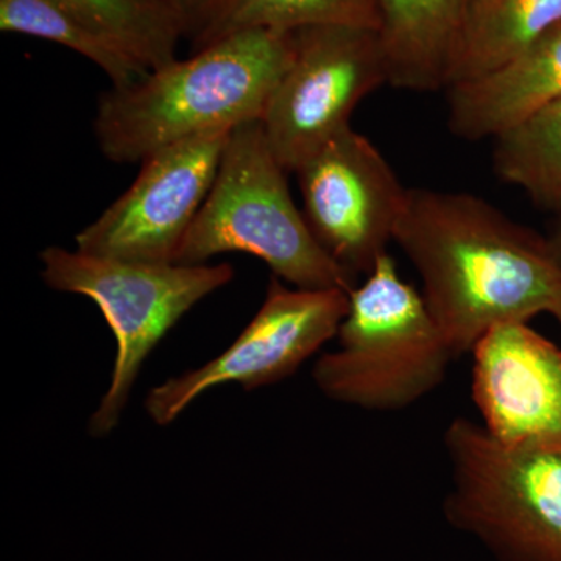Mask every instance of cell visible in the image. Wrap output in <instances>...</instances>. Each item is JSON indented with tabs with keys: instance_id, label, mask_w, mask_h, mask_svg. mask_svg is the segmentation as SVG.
Here are the masks:
<instances>
[{
	"instance_id": "1",
	"label": "cell",
	"mask_w": 561,
	"mask_h": 561,
	"mask_svg": "<svg viewBox=\"0 0 561 561\" xmlns=\"http://www.w3.org/2000/svg\"><path fill=\"white\" fill-rule=\"evenodd\" d=\"M393 241L457 357L493 328L561 312V264L548 239L474 195L409 190Z\"/></svg>"
},
{
	"instance_id": "2",
	"label": "cell",
	"mask_w": 561,
	"mask_h": 561,
	"mask_svg": "<svg viewBox=\"0 0 561 561\" xmlns=\"http://www.w3.org/2000/svg\"><path fill=\"white\" fill-rule=\"evenodd\" d=\"M291 60L294 32L257 28L111 87L95 111L99 149L114 164H138L173 144L261 122Z\"/></svg>"
},
{
	"instance_id": "3",
	"label": "cell",
	"mask_w": 561,
	"mask_h": 561,
	"mask_svg": "<svg viewBox=\"0 0 561 561\" xmlns=\"http://www.w3.org/2000/svg\"><path fill=\"white\" fill-rule=\"evenodd\" d=\"M287 173L260 121L234 128L175 264L201 265L219 254L247 253L294 287L353 290L356 278L324 251L295 205Z\"/></svg>"
},
{
	"instance_id": "4",
	"label": "cell",
	"mask_w": 561,
	"mask_h": 561,
	"mask_svg": "<svg viewBox=\"0 0 561 561\" xmlns=\"http://www.w3.org/2000/svg\"><path fill=\"white\" fill-rule=\"evenodd\" d=\"M337 339L339 348L313 365V382L330 400L364 411L398 412L423 400L457 357L389 253L351 290Z\"/></svg>"
},
{
	"instance_id": "5",
	"label": "cell",
	"mask_w": 561,
	"mask_h": 561,
	"mask_svg": "<svg viewBox=\"0 0 561 561\" xmlns=\"http://www.w3.org/2000/svg\"><path fill=\"white\" fill-rule=\"evenodd\" d=\"M443 516L497 561H561V443L507 448L481 423L446 427Z\"/></svg>"
},
{
	"instance_id": "6",
	"label": "cell",
	"mask_w": 561,
	"mask_h": 561,
	"mask_svg": "<svg viewBox=\"0 0 561 561\" xmlns=\"http://www.w3.org/2000/svg\"><path fill=\"white\" fill-rule=\"evenodd\" d=\"M39 260L46 286L90 298L116 339L110 387L88 426L98 438L116 430L140 367L154 346L203 298L234 278L230 264H139L61 247L41 251Z\"/></svg>"
},
{
	"instance_id": "7",
	"label": "cell",
	"mask_w": 561,
	"mask_h": 561,
	"mask_svg": "<svg viewBox=\"0 0 561 561\" xmlns=\"http://www.w3.org/2000/svg\"><path fill=\"white\" fill-rule=\"evenodd\" d=\"M389 83L379 32L316 25L294 32V60L261 124L276 160L295 173L350 127L362 99Z\"/></svg>"
},
{
	"instance_id": "8",
	"label": "cell",
	"mask_w": 561,
	"mask_h": 561,
	"mask_svg": "<svg viewBox=\"0 0 561 561\" xmlns=\"http://www.w3.org/2000/svg\"><path fill=\"white\" fill-rule=\"evenodd\" d=\"M343 289L287 287L272 276L265 300L234 343L216 359L173 376L147 394L144 408L158 426H168L201 394L236 382L261 389L289 378L332 339L350 308Z\"/></svg>"
},
{
	"instance_id": "9",
	"label": "cell",
	"mask_w": 561,
	"mask_h": 561,
	"mask_svg": "<svg viewBox=\"0 0 561 561\" xmlns=\"http://www.w3.org/2000/svg\"><path fill=\"white\" fill-rule=\"evenodd\" d=\"M230 133L186 139L140 162L131 186L76 236V250L105 260L175 264Z\"/></svg>"
},
{
	"instance_id": "10",
	"label": "cell",
	"mask_w": 561,
	"mask_h": 561,
	"mask_svg": "<svg viewBox=\"0 0 561 561\" xmlns=\"http://www.w3.org/2000/svg\"><path fill=\"white\" fill-rule=\"evenodd\" d=\"M295 173L317 241L354 278L368 275L393 241L409 195L381 151L348 127Z\"/></svg>"
},
{
	"instance_id": "11",
	"label": "cell",
	"mask_w": 561,
	"mask_h": 561,
	"mask_svg": "<svg viewBox=\"0 0 561 561\" xmlns=\"http://www.w3.org/2000/svg\"><path fill=\"white\" fill-rule=\"evenodd\" d=\"M471 393L483 430L507 448L561 443V348L527 323L472 346Z\"/></svg>"
},
{
	"instance_id": "12",
	"label": "cell",
	"mask_w": 561,
	"mask_h": 561,
	"mask_svg": "<svg viewBox=\"0 0 561 561\" xmlns=\"http://www.w3.org/2000/svg\"><path fill=\"white\" fill-rule=\"evenodd\" d=\"M448 124L460 139L500 138L561 98V24L501 68L448 88Z\"/></svg>"
},
{
	"instance_id": "13",
	"label": "cell",
	"mask_w": 561,
	"mask_h": 561,
	"mask_svg": "<svg viewBox=\"0 0 561 561\" xmlns=\"http://www.w3.org/2000/svg\"><path fill=\"white\" fill-rule=\"evenodd\" d=\"M391 87L430 92L448 87L449 65L468 0H378Z\"/></svg>"
},
{
	"instance_id": "14",
	"label": "cell",
	"mask_w": 561,
	"mask_h": 561,
	"mask_svg": "<svg viewBox=\"0 0 561 561\" xmlns=\"http://www.w3.org/2000/svg\"><path fill=\"white\" fill-rule=\"evenodd\" d=\"M561 24V0H468L448 90L501 68Z\"/></svg>"
},
{
	"instance_id": "15",
	"label": "cell",
	"mask_w": 561,
	"mask_h": 561,
	"mask_svg": "<svg viewBox=\"0 0 561 561\" xmlns=\"http://www.w3.org/2000/svg\"><path fill=\"white\" fill-rule=\"evenodd\" d=\"M84 25L144 69L176 60L183 33L164 0H60Z\"/></svg>"
},
{
	"instance_id": "16",
	"label": "cell",
	"mask_w": 561,
	"mask_h": 561,
	"mask_svg": "<svg viewBox=\"0 0 561 561\" xmlns=\"http://www.w3.org/2000/svg\"><path fill=\"white\" fill-rule=\"evenodd\" d=\"M316 25L381 31L378 0H231L192 51L245 31L295 32Z\"/></svg>"
},
{
	"instance_id": "17",
	"label": "cell",
	"mask_w": 561,
	"mask_h": 561,
	"mask_svg": "<svg viewBox=\"0 0 561 561\" xmlns=\"http://www.w3.org/2000/svg\"><path fill=\"white\" fill-rule=\"evenodd\" d=\"M493 164L531 202L561 213V98L496 138Z\"/></svg>"
},
{
	"instance_id": "18",
	"label": "cell",
	"mask_w": 561,
	"mask_h": 561,
	"mask_svg": "<svg viewBox=\"0 0 561 561\" xmlns=\"http://www.w3.org/2000/svg\"><path fill=\"white\" fill-rule=\"evenodd\" d=\"M0 31L61 44L94 62L113 87L135 83L149 73L119 47L91 31L60 0H0Z\"/></svg>"
},
{
	"instance_id": "19",
	"label": "cell",
	"mask_w": 561,
	"mask_h": 561,
	"mask_svg": "<svg viewBox=\"0 0 561 561\" xmlns=\"http://www.w3.org/2000/svg\"><path fill=\"white\" fill-rule=\"evenodd\" d=\"M231 0H164L179 22L183 38L195 43L219 20Z\"/></svg>"
},
{
	"instance_id": "20",
	"label": "cell",
	"mask_w": 561,
	"mask_h": 561,
	"mask_svg": "<svg viewBox=\"0 0 561 561\" xmlns=\"http://www.w3.org/2000/svg\"><path fill=\"white\" fill-rule=\"evenodd\" d=\"M548 243L549 247H551L553 256H556L561 264V219L559 225H557L556 231H553L551 238L548 239Z\"/></svg>"
},
{
	"instance_id": "21",
	"label": "cell",
	"mask_w": 561,
	"mask_h": 561,
	"mask_svg": "<svg viewBox=\"0 0 561 561\" xmlns=\"http://www.w3.org/2000/svg\"><path fill=\"white\" fill-rule=\"evenodd\" d=\"M556 319L559 320L560 327H561V312L557 313Z\"/></svg>"
}]
</instances>
